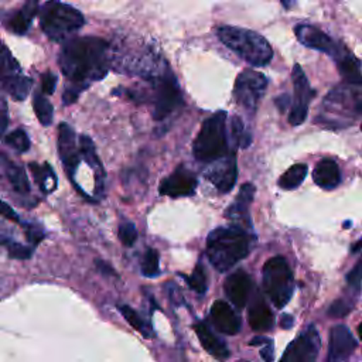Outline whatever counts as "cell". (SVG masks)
Returning <instances> with one entry per match:
<instances>
[{
	"mask_svg": "<svg viewBox=\"0 0 362 362\" xmlns=\"http://www.w3.org/2000/svg\"><path fill=\"white\" fill-rule=\"evenodd\" d=\"M84 23L85 19L80 11L61 4L60 0H51L46 4L40 13L42 29L53 42L67 40L73 33L78 32Z\"/></svg>",
	"mask_w": 362,
	"mask_h": 362,
	"instance_id": "obj_5",
	"label": "cell"
},
{
	"mask_svg": "<svg viewBox=\"0 0 362 362\" xmlns=\"http://www.w3.org/2000/svg\"><path fill=\"white\" fill-rule=\"evenodd\" d=\"M118 235L125 246H132L137 241V230L132 223H122Z\"/></svg>",
	"mask_w": 362,
	"mask_h": 362,
	"instance_id": "obj_37",
	"label": "cell"
},
{
	"mask_svg": "<svg viewBox=\"0 0 362 362\" xmlns=\"http://www.w3.org/2000/svg\"><path fill=\"white\" fill-rule=\"evenodd\" d=\"M2 244L6 246L9 255L15 259H29L32 256V249L29 246H25L19 242H13L9 239H4Z\"/></svg>",
	"mask_w": 362,
	"mask_h": 362,
	"instance_id": "obj_38",
	"label": "cell"
},
{
	"mask_svg": "<svg viewBox=\"0 0 362 362\" xmlns=\"http://www.w3.org/2000/svg\"><path fill=\"white\" fill-rule=\"evenodd\" d=\"M280 2H282V5H283L286 9H290L292 5L294 4V0H280Z\"/></svg>",
	"mask_w": 362,
	"mask_h": 362,
	"instance_id": "obj_48",
	"label": "cell"
},
{
	"mask_svg": "<svg viewBox=\"0 0 362 362\" xmlns=\"http://www.w3.org/2000/svg\"><path fill=\"white\" fill-rule=\"evenodd\" d=\"M6 144H9L13 150H16L18 153H26L30 149V140L29 136L26 135L25 130L18 129L11 132L9 135H6L5 137Z\"/></svg>",
	"mask_w": 362,
	"mask_h": 362,
	"instance_id": "obj_32",
	"label": "cell"
},
{
	"mask_svg": "<svg viewBox=\"0 0 362 362\" xmlns=\"http://www.w3.org/2000/svg\"><path fill=\"white\" fill-rule=\"evenodd\" d=\"M158 252L153 248H149L143 256L142 273L146 277H154L158 275Z\"/></svg>",
	"mask_w": 362,
	"mask_h": 362,
	"instance_id": "obj_33",
	"label": "cell"
},
{
	"mask_svg": "<svg viewBox=\"0 0 362 362\" xmlns=\"http://www.w3.org/2000/svg\"><path fill=\"white\" fill-rule=\"evenodd\" d=\"M118 310L122 313V316L125 317V320H126L136 331H139L143 337H146V338H150V337H151L150 325H149L130 306L120 304V306H118Z\"/></svg>",
	"mask_w": 362,
	"mask_h": 362,
	"instance_id": "obj_31",
	"label": "cell"
},
{
	"mask_svg": "<svg viewBox=\"0 0 362 362\" xmlns=\"http://www.w3.org/2000/svg\"><path fill=\"white\" fill-rule=\"evenodd\" d=\"M231 135H232L234 142L237 144H239L241 147H246L251 143V137L246 133L241 118H238V116H235L231 122Z\"/></svg>",
	"mask_w": 362,
	"mask_h": 362,
	"instance_id": "obj_36",
	"label": "cell"
},
{
	"mask_svg": "<svg viewBox=\"0 0 362 362\" xmlns=\"http://www.w3.org/2000/svg\"><path fill=\"white\" fill-rule=\"evenodd\" d=\"M320 348V334L316 325H310L287 347L280 362H317Z\"/></svg>",
	"mask_w": 362,
	"mask_h": 362,
	"instance_id": "obj_9",
	"label": "cell"
},
{
	"mask_svg": "<svg viewBox=\"0 0 362 362\" xmlns=\"http://www.w3.org/2000/svg\"><path fill=\"white\" fill-rule=\"evenodd\" d=\"M347 280L349 283L351 287L359 289L361 283H362V258L356 262V265L349 270V273L347 275Z\"/></svg>",
	"mask_w": 362,
	"mask_h": 362,
	"instance_id": "obj_39",
	"label": "cell"
},
{
	"mask_svg": "<svg viewBox=\"0 0 362 362\" xmlns=\"http://www.w3.org/2000/svg\"><path fill=\"white\" fill-rule=\"evenodd\" d=\"M194 330H196V334L201 342V345L204 347V349L211 354L214 358L217 359H227L230 356V349L227 347V344L220 339L211 330L210 327L206 324V323H197L194 325Z\"/></svg>",
	"mask_w": 362,
	"mask_h": 362,
	"instance_id": "obj_20",
	"label": "cell"
},
{
	"mask_svg": "<svg viewBox=\"0 0 362 362\" xmlns=\"http://www.w3.org/2000/svg\"><path fill=\"white\" fill-rule=\"evenodd\" d=\"M197 177L185 166L177 167L160 185V194L171 199L190 197L196 193Z\"/></svg>",
	"mask_w": 362,
	"mask_h": 362,
	"instance_id": "obj_10",
	"label": "cell"
},
{
	"mask_svg": "<svg viewBox=\"0 0 362 362\" xmlns=\"http://www.w3.org/2000/svg\"><path fill=\"white\" fill-rule=\"evenodd\" d=\"M58 64L68 85L82 92L108 74L109 44L98 37L67 40L58 56Z\"/></svg>",
	"mask_w": 362,
	"mask_h": 362,
	"instance_id": "obj_1",
	"label": "cell"
},
{
	"mask_svg": "<svg viewBox=\"0 0 362 362\" xmlns=\"http://www.w3.org/2000/svg\"><path fill=\"white\" fill-rule=\"evenodd\" d=\"M355 299H356V294H351V296H347L344 299H338L330 307L328 314L331 317H344V316H347L354 308Z\"/></svg>",
	"mask_w": 362,
	"mask_h": 362,
	"instance_id": "obj_35",
	"label": "cell"
},
{
	"mask_svg": "<svg viewBox=\"0 0 362 362\" xmlns=\"http://www.w3.org/2000/svg\"><path fill=\"white\" fill-rule=\"evenodd\" d=\"M57 85V77L53 73H46L42 80V91L46 95H53Z\"/></svg>",
	"mask_w": 362,
	"mask_h": 362,
	"instance_id": "obj_41",
	"label": "cell"
},
{
	"mask_svg": "<svg viewBox=\"0 0 362 362\" xmlns=\"http://www.w3.org/2000/svg\"><path fill=\"white\" fill-rule=\"evenodd\" d=\"M358 342L345 325H335L330 332V349L327 362H347Z\"/></svg>",
	"mask_w": 362,
	"mask_h": 362,
	"instance_id": "obj_15",
	"label": "cell"
},
{
	"mask_svg": "<svg viewBox=\"0 0 362 362\" xmlns=\"http://www.w3.org/2000/svg\"><path fill=\"white\" fill-rule=\"evenodd\" d=\"M32 85L33 81L20 74L13 75L4 82V88L6 89V92L16 101H25L32 89Z\"/></svg>",
	"mask_w": 362,
	"mask_h": 362,
	"instance_id": "obj_26",
	"label": "cell"
},
{
	"mask_svg": "<svg viewBox=\"0 0 362 362\" xmlns=\"http://www.w3.org/2000/svg\"><path fill=\"white\" fill-rule=\"evenodd\" d=\"M29 168L33 173L37 185L46 194L53 193L57 189V175L49 163H44L43 166L37 163H30Z\"/></svg>",
	"mask_w": 362,
	"mask_h": 362,
	"instance_id": "obj_25",
	"label": "cell"
},
{
	"mask_svg": "<svg viewBox=\"0 0 362 362\" xmlns=\"http://www.w3.org/2000/svg\"><path fill=\"white\" fill-rule=\"evenodd\" d=\"M358 334H359V338L362 339V323H361L359 327H358Z\"/></svg>",
	"mask_w": 362,
	"mask_h": 362,
	"instance_id": "obj_50",
	"label": "cell"
},
{
	"mask_svg": "<svg viewBox=\"0 0 362 362\" xmlns=\"http://www.w3.org/2000/svg\"><path fill=\"white\" fill-rule=\"evenodd\" d=\"M338 60V68L342 74V77L349 82V84H356L362 85V73L359 63L349 54L339 56Z\"/></svg>",
	"mask_w": 362,
	"mask_h": 362,
	"instance_id": "obj_27",
	"label": "cell"
},
{
	"mask_svg": "<svg viewBox=\"0 0 362 362\" xmlns=\"http://www.w3.org/2000/svg\"><path fill=\"white\" fill-rule=\"evenodd\" d=\"M293 84H294L296 101H294V106L290 111L289 122L293 126H299L307 118L308 102L311 101L314 92H313V89L308 84V80L300 65H294V68H293Z\"/></svg>",
	"mask_w": 362,
	"mask_h": 362,
	"instance_id": "obj_11",
	"label": "cell"
},
{
	"mask_svg": "<svg viewBox=\"0 0 362 362\" xmlns=\"http://www.w3.org/2000/svg\"><path fill=\"white\" fill-rule=\"evenodd\" d=\"M268 87V78L256 71L246 70L237 78L234 95L237 102L246 111H255Z\"/></svg>",
	"mask_w": 362,
	"mask_h": 362,
	"instance_id": "obj_8",
	"label": "cell"
},
{
	"mask_svg": "<svg viewBox=\"0 0 362 362\" xmlns=\"http://www.w3.org/2000/svg\"><path fill=\"white\" fill-rule=\"evenodd\" d=\"M211 320L218 331L227 335H235L241 330V318L234 308L223 300H217L211 307Z\"/></svg>",
	"mask_w": 362,
	"mask_h": 362,
	"instance_id": "obj_16",
	"label": "cell"
},
{
	"mask_svg": "<svg viewBox=\"0 0 362 362\" xmlns=\"http://www.w3.org/2000/svg\"><path fill=\"white\" fill-rule=\"evenodd\" d=\"M251 251V238L241 227H220L207 238V256L221 273L245 259Z\"/></svg>",
	"mask_w": 362,
	"mask_h": 362,
	"instance_id": "obj_2",
	"label": "cell"
},
{
	"mask_svg": "<svg viewBox=\"0 0 362 362\" xmlns=\"http://www.w3.org/2000/svg\"><path fill=\"white\" fill-rule=\"evenodd\" d=\"M313 178L314 183L324 190H334L341 183L339 168L335 161L330 158H324L316 166Z\"/></svg>",
	"mask_w": 362,
	"mask_h": 362,
	"instance_id": "obj_21",
	"label": "cell"
},
{
	"mask_svg": "<svg viewBox=\"0 0 362 362\" xmlns=\"http://www.w3.org/2000/svg\"><path fill=\"white\" fill-rule=\"evenodd\" d=\"M294 33L303 46L339 58V47L334 43V40L330 36H327L320 29L310 25H299L294 29Z\"/></svg>",
	"mask_w": 362,
	"mask_h": 362,
	"instance_id": "obj_14",
	"label": "cell"
},
{
	"mask_svg": "<svg viewBox=\"0 0 362 362\" xmlns=\"http://www.w3.org/2000/svg\"><path fill=\"white\" fill-rule=\"evenodd\" d=\"M307 166L303 163L292 166L287 171L283 173V175L279 178V186L285 190H293L297 189L307 175Z\"/></svg>",
	"mask_w": 362,
	"mask_h": 362,
	"instance_id": "obj_28",
	"label": "cell"
},
{
	"mask_svg": "<svg viewBox=\"0 0 362 362\" xmlns=\"http://www.w3.org/2000/svg\"><path fill=\"white\" fill-rule=\"evenodd\" d=\"M33 108L36 112V116L39 119V122L43 126H50L53 123V118H54V109L53 105L50 104V101L44 96L43 92H36L35 98H33Z\"/></svg>",
	"mask_w": 362,
	"mask_h": 362,
	"instance_id": "obj_30",
	"label": "cell"
},
{
	"mask_svg": "<svg viewBox=\"0 0 362 362\" xmlns=\"http://www.w3.org/2000/svg\"><path fill=\"white\" fill-rule=\"evenodd\" d=\"M39 8H40L39 0H27L26 5L9 19L8 22L9 30L13 32L15 35H20V36L25 35L29 30L35 16L37 15Z\"/></svg>",
	"mask_w": 362,
	"mask_h": 362,
	"instance_id": "obj_23",
	"label": "cell"
},
{
	"mask_svg": "<svg viewBox=\"0 0 362 362\" xmlns=\"http://www.w3.org/2000/svg\"><path fill=\"white\" fill-rule=\"evenodd\" d=\"M193 153L203 163H213L228 154L227 112L220 111L206 119L194 140Z\"/></svg>",
	"mask_w": 362,
	"mask_h": 362,
	"instance_id": "obj_4",
	"label": "cell"
},
{
	"mask_svg": "<svg viewBox=\"0 0 362 362\" xmlns=\"http://www.w3.org/2000/svg\"><path fill=\"white\" fill-rule=\"evenodd\" d=\"M26 230V237L27 239L33 244V245H39L43 239H44V232L39 225L35 224H29L25 227Z\"/></svg>",
	"mask_w": 362,
	"mask_h": 362,
	"instance_id": "obj_40",
	"label": "cell"
},
{
	"mask_svg": "<svg viewBox=\"0 0 362 362\" xmlns=\"http://www.w3.org/2000/svg\"><path fill=\"white\" fill-rule=\"evenodd\" d=\"M270 339L269 338H265V337H255L252 341H251V345H265L268 344Z\"/></svg>",
	"mask_w": 362,
	"mask_h": 362,
	"instance_id": "obj_47",
	"label": "cell"
},
{
	"mask_svg": "<svg viewBox=\"0 0 362 362\" xmlns=\"http://www.w3.org/2000/svg\"><path fill=\"white\" fill-rule=\"evenodd\" d=\"M9 123V115H8V105L6 102L0 98V137L4 136L6 127Z\"/></svg>",
	"mask_w": 362,
	"mask_h": 362,
	"instance_id": "obj_42",
	"label": "cell"
},
{
	"mask_svg": "<svg viewBox=\"0 0 362 362\" xmlns=\"http://www.w3.org/2000/svg\"><path fill=\"white\" fill-rule=\"evenodd\" d=\"M293 324H294V318H293L292 316H289V314L282 316V320H280V327H282V328L289 330V328L293 327Z\"/></svg>",
	"mask_w": 362,
	"mask_h": 362,
	"instance_id": "obj_46",
	"label": "cell"
},
{
	"mask_svg": "<svg viewBox=\"0 0 362 362\" xmlns=\"http://www.w3.org/2000/svg\"><path fill=\"white\" fill-rule=\"evenodd\" d=\"M214 164L210 166V168L206 171L207 180L217 187L220 193H230L235 183H237V161L234 154H227L225 157L213 161Z\"/></svg>",
	"mask_w": 362,
	"mask_h": 362,
	"instance_id": "obj_12",
	"label": "cell"
},
{
	"mask_svg": "<svg viewBox=\"0 0 362 362\" xmlns=\"http://www.w3.org/2000/svg\"><path fill=\"white\" fill-rule=\"evenodd\" d=\"M80 149H81V156L85 158V161L89 164V167L95 173V192L96 196L101 197L104 194V181H105V170L104 166L96 156L94 142L91 140L89 136L82 135L80 137Z\"/></svg>",
	"mask_w": 362,
	"mask_h": 362,
	"instance_id": "obj_19",
	"label": "cell"
},
{
	"mask_svg": "<svg viewBox=\"0 0 362 362\" xmlns=\"http://www.w3.org/2000/svg\"><path fill=\"white\" fill-rule=\"evenodd\" d=\"M359 111H362V105H361V109ZM361 129H362V125H361Z\"/></svg>",
	"mask_w": 362,
	"mask_h": 362,
	"instance_id": "obj_51",
	"label": "cell"
},
{
	"mask_svg": "<svg viewBox=\"0 0 362 362\" xmlns=\"http://www.w3.org/2000/svg\"><path fill=\"white\" fill-rule=\"evenodd\" d=\"M224 289L231 303L238 308H244L251 292V277L244 270H237L227 277Z\"/></svg>",
	"mask_w": 362,
	"mask_h": 362,
	"instance_id": "obj_17",
	"label": "cell"
},
{
	"mask_svg": "<svg viewBox=\"0 0 362 362\" xmlns=\"http://www.w3.org/2000/svg\"><path fill=\"white\" fill-rule=\"evenodd\" d=\"M0 216L13 221V223H19V216L13 211V208L11 206L4 203L2 200H0Z\"/></svg>",
	"mask_w": 362,
	"mask_h": 362,
	"instance_id": "obj_43",
	"label": "cell"
},
{
	"mask_svg": "<svg viewBox=\"0 0 362 362\" xmlns=\"http://www.w3.org/2000/svg\"><path fill=\"white\" fill-rule=\"evenodd\" d=\"M154 82V111L153 118L156 120H164L168 115H171L181 104H183V96H181L180 87L177 80L170 71H163L158 77L151 80Z\"/></svg>",
	"mask_w": 362,
	"mask_h": 362,
	"instance_id": "obj_7",
	"label": "cell"
},
{
	"mask_svg": "<svg viewBox=\"0 0 362 362\" xmlns=\"http://www.w3.org/2000/svg\"><path fill=\"white\" fill-rule=\"evenodd\" d=\"M0 170H2L6 181L18 194L26 196L30 193L27 174L19 163H15L5 154H0Z\"/></svg>",
	"mask_w": 362,
	"mask_h": 362,
	"instance_id": "obj_18",
	"label": "cell"
},
{
	"mask_svg": "<svg viewBox=\"0 0 362 362\" xmlns=\"http://www.w3.org/2000/svg\"><path fill=\"white\" fill-rule=\"evenodd\" d=\"M263 289L277 308H283L290 301L294 280L292 269L283 256L270 258L263 265Z\"/></svg>",
	"mask_w": 362,
	"mask_h": 362,
	"instance_id": "obj_6",
	"label": "cell"
},
{
	"mask_svg": "<svg viewBox=\"0 0 362 362\" xmlns=\"http://www.w3.org/2000/svg\"><path fill=\"white\" fill-rule=\"evenodd\" d=\"M0 242H4V239H2V238H0Z\"/></svg>",
	"mask_w": 362,
	"mask_h": 362,
	"instance_id": "obj_52",
	"label": "cell"
},
{
	"mask_svg": "<svg viewBox=\"0 0 362 362\" xmlns=\"http://www.w3.org/2000/svg\"><path fill=\"white\" fill-rule=\"evenodd\" d=\"M261 355L266 362H273V342L269 341L261 348Z\"/></svg>",
	"mask_w": 362,
	"mask_h": 362,
	"instance_id": "obj_45",
	"label": "cell"
},
{
	"mask_svg": "<svg viewBox=\"0 0 362 362\" xmlns=\"http://www.w3.org/2000/svg\"><path fill=\"white\" fill-rule=\"evenodd\" d=\"M58 151L68 175L73 178L81 160V149L77 144L75 132L68 123L58 126Z\"/></svg>",
	"mask_w": 362,
	"mask_h": 362,
	"instance_id": "obj_13",
	"label": "cell"
},
{
	"mask_svg": "<svg viewBox=\"0 0 362 362\" xmlns=\"http://www.w3.org/2000/svg\"><path fill=\"white\" fill-rule=\"evenodd\" d=\"M20 71V67L9 49L0 43V82H5L8 78L18 75Z\"/></svg>",
	"mask_w": 362,
	"mask_h": 362,
	"instance_id": "obj_29",
	"label": "cell"
},
{
	"mask_svg": "<svg viewBox=\"0 0 362 362\" xmlns=\"http://www.w3.org/2000/svg\"><path fill=\"white\" fill-rule=\"evenodd\" d=\"M217 35L224 46L252 65H266L273 57V50L268 40L252 30L223 26L217 30Z\"/></svg>",
	"mask_w": 362,
	"mask_h": 362,
	"instance_id": "obj_3",
	"label": "cell"
},
{
	"mask_svg": "<svg viewBox=\"0 0 362 362\" xmlns=\"http://www.w3.org/2000/svg\"><path fill=\"white\" fill-rule=\"evenodd\" d=\"M248 316H249V324L254 331L266 332L275 324L273 313L262 299H256L252 303V306L249 307Z\"/></svg>",
	"mask_w": 362,
	"mask_h": 362,
	"instance_id": "obj_22",
	"label": "cell"
},
{
	"mask_svg": "<svg viewBox=\"0 0 362 362\" xmlns=\"http://www.w3.org/2000/svg\"><path fill=\"white\" fill-rule=\"evenodd\" d=\"M186 280L189 282L190 287L197 292L199 294H204L207 292V276H206V270L203 268V265H197L194 272L186 277Z\"/></svg>",
	"mask_w": 362,
	"mask_h": 362,
	"instance_id": "obj_34",
	"label": "cell"
},
{
	"mask_svg": "<svg viewBox=\"0 0 362 362\" xmlns=\"http://www.w3.org/2000/svg\"><path fill=\"white\" fill-rule=\"evenodd\" d=\"M254 196H255V187L252 185H244L239 190V194L235 203L228 208L227 217L234 221L249 224L248 208L254 200Z\"/></svg>",
	"mask_w": 362,
	"mask_h": 362,
	"instance_id": "obj_24",
	"label": "cell"
},
{
	"mask_svg": "<svg viewBox=\"0 0 362 362\" xmlns=\"http://www.w3.org/2000/svg\"><path fill=\"white\" fill-rule=\"evenodd\" d=\"M95 266H96V269L101 272V273H104V275H106V276H118L116 275V272L113 270V268L112 266H109L106 262H104V261H95Z\"/></svg>",
	"mask_w": 362,
	"mask_h": 362,
	"instance_id": "obj_44",
	"label": "cell"
},
{
	"mask_svg": "<svg viewBox=\"0 0 362 362\" xmlns=\"http://www.w3.org/2000/svg\"><path fill=\"white\" fill-rule=\"evenodd\" d=\"M359 249H362V239H359V241L352 246V252H358Z\"/></svg>",
	"mask_w": 362,
	"mask_h": 362,
	"instance_id": "obj_49",
	"label": "cell"
}]
</instances>
